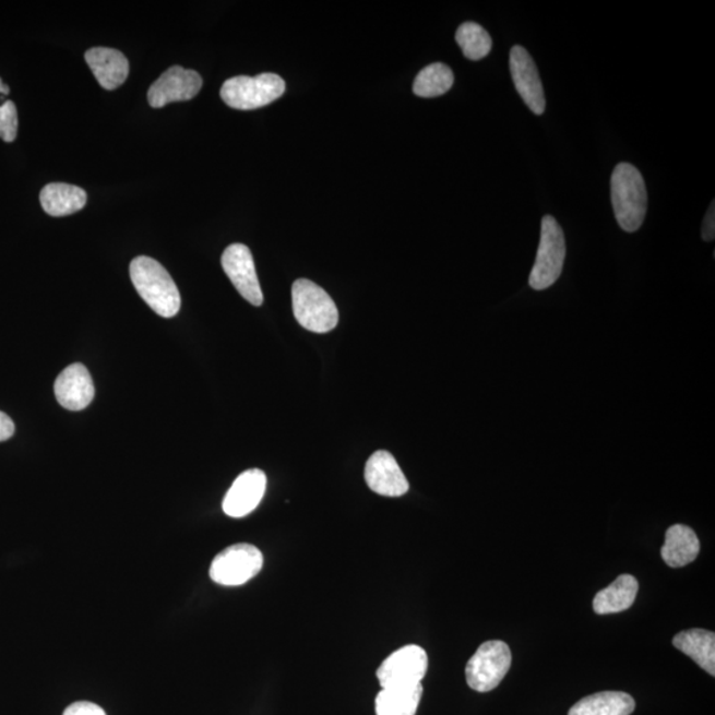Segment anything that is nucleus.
Listing matches in <instances>:
<instances>
[{
    "instance_id": "9",
    "label": "nucleus",
    "mask_w": 715,
    "mask_h": 715,
    "mask_svg": "<svg viewBox=\"0 0 715 715\" xmlns=\"http://www.w3.org/2000/svg\"><path fill=\"white\" fill-rule=\"evenodd\" d=\"M222 266L242 298L254 307L263 305L264 296L250 248L239 242L227 247L222 257Z\"/></svg>"
},
{
    "instance_id": "27",
    "label": "nucleus",
    "mask_w": 715,
    "mask_h": 715,
    "mask_svg": "<svg viewBox=\"0 0 715 715\" xmlns=\"http://www.w3.org/2000/svg\"><path fill=\"white\" fill-rule=\"evenodd\" d=\"M15 425L9 415L0 412V441H5L14 437Z\"/></svg>"
},
{
    "instance_id": "12",
    "label": "nucleus",
    "mask_w": 715,
    "mask_h": 715,
    "mask_svg": "<svg viewBox=\"0 0 715 715\" xmlns=\"http://www.w3.org/2000/svg\"><path fill=\"white\" fill-rule=\"evenodd\" d=\"M266 476L263 470L242 472L229 488L223 501V512L233 519H242L259 507L265 494Z\"/></svg>"
},
{
    "instance_id": "16",
    "label": "nucleus",
    "mask_w": 715,
    "mask_h": 715,
    "mask_svg": "<svg viewBox=\"0 0 715 715\" xmlns=\"http://www.w3.org/2000/svg\"><path fill=\"white\" fill-rule=\"evenodd\" d=\"M700 549V539L693 528L686 525H674L665 534V544L662 549L663 561L669 568H683L695 561Z\"/></svg>"
},
{
    "instance_id": "25",
    "label": "nucleus",
    "mask_w": 715,
    "mask_h": 715,
    "mask_svg": "<svg viewBox=\"0 0 715 715\" xmlns=\"http://www.w3.org/2000/svg\"><path fill=\"white\" fill-rule=\"evenodd\" d=\"M63 715H107V713L93 702L80 701L68 706Z\"/></svg>"
},
{
    "instance_id": "15",
    "label": "nucleus",
    "mask_w": 715,
    "mask_h": 715,
    "mask_svg": "<svg viewBox=\"0 0 715 715\" xmlns=\"http://www.w3.org/2000/svg\"><path fill=\"white\" fill-rule=\"evenodd\" d=\"M85 61L104 90H117L129 76V61L126 55L117 49L91 48L85 53Z\"/></svg>"
},
{
    "instance_id": "20",
    "label": "nucleus",
    "mask_w": 715,
    "mask_h": 715,
    "mask_svg": "<svg viewBox=\"0 0 715 715\" xmlns=\"http://www.w3.org/2000/svg\"><path fill=\"white\" fill-rule=\"evenodd\" d=\"M635 707V700L628 693L601 692L576 702L569 715H631Z\"/></svg>"
},
{
    "instance_id": "1",
    "label": "nucleus",
    "mask_w": 715,
    "mask_h": 715,
    "mask_svg": "<svg viewBox=\"0 0 715 715\" xmlns=\"http://www.w3.org/2000/svg\"><path fill=\"white\" fill-rule=\"evenodd\" d=\"M611 201L615 217L625 233H636L643 226L648 210V192L642 172L621 162L611 177Z\"/></svg>"
},
{
    "instance_id": "14",
    "label": "nucleus",
    "mask_w": 715,
    "mask_h": 715,
    "mask_svg": "<svg viewBox=\"0 0 715 715\" xmlns=\"http://www.w3.org/2000/svg\"><path fill=\"white\" fill-rule=\"evenodd\" d=\"M56 400L70 412H81L90 406L95 397V384L84 365L73 364L56 379Z\"/></svg>"
},
{
    "instance_id": "10",
    "label": "nucleus",
    "mask_w": 715,
    "mask_h": 715,
    "mask_svg": "<svg viewBox=\"0 0 715 715\" xmlns=\"http://www.w3.org/2000/svg\"><path fill=\"white\" fill-rule=\"evenodd\" d=\"M203 80L195 71L171 67L155 81L147 93L152 108H164L167 104L189 102L201 92Z\"/></svg>"
},
{
    "instance_id": "21",
    "label": "nucleus",
    "mask_w": 715,
    "mask_h": 715,
    "mask_svg": "<svg viewBox=\"0 0 715 715\" xmlns=\"http://www.w3.org/2000/svg\"><path fill=\"white\" fill-rule=\"evenodd\" d=\"M422 695V686L382 689L376 699L377 715H415Z\"/></svg>"
},
{
    "instance_id": "24",
    "label": "nucleus",
    "mask_w": 715,
    "mask_h": 715,
    "mask_svg": "<svg viewBox=\"0 0 715 715\" xmlns=\"http://www.w3.org/2000/svg\"><path fill=\"white\" fill-rule=\"evenodd\" d=\"M10 86L0 79V139L14 142L17 135V110L14 102L8 98Z\"/></svg>"
},
{
    "instance_id": "3",
    "label": "nucleus",
    "mask_w": 715,
    "mask_h": 715,
    "mask_svg": "<svg viewBox=\"0 0 715 715\" xmlns=\"http://www.w3.org/2000/svg\"><path fill=\"white\" fill-rule=\"evenodd\" d=\"M291 303L296 320L313 333H329L337 327L339 314L333 298L310 279L300 278L291 286Z\"/></svg>"
},
{
    "instance_id": "23",
    "label": "nucleus",
    "mask_w": 715,
    "mask_h": 715,
    "mask_svg": "<svg viewBox=\"0 0 715 715\" xmlns=\"http://www.w3.org/2000/svg\"><path fill=\"white\" fill-rule=\"evenodd\" d=\"M456 41L466 59L478 61L492 51V37L488 31L474 22L463 23L456 33Z\"/></svg>"
},
{
    "instance_id": "17",
    "label": "nucleus",
    "mask_w": 715,
    "mask_h": 715,
    "mask_svg": "<svg viewBox=\"0 0 715 715\" xmlns=\"http://www.w3.org/2000/svg\"><path fill=\"white\" fill-rule=\"evenodd\" d=\"M86 199V192L73 184L49 183L40 191L43 210L55 217L79 213L85 207Z\"/></svg>"
},
{
    "instance_id": "26",
    "label": "nucleus",
    "mask_w": 715,
    "mask_h": 715,
    "mask_svg": "<svg viewBox=\"0 0 715 715\" xmlns=\"http://www.w3.org/2000/svg\"><path fill=\"white\" fill-rule=\"evenodd\" d=\"M715 236V207L714 202L712 206L708 207L704 224H702V238L705 241H713Z\"/></svg>"
},
{
    "instance_id": "7",
    "label": "nucleus",
    "mask_w": 715,
    "mask_h": 715,
    "mask_svg": "<svg viewBox=\"0 0 715 715\" xmlns=\"http://www.w3.org/2000/svg\"><path fill=\"white\" fill-rule=\"evenodd\" d=\"M512 665L509 645L499 640L484 643L466 664V682L476 692L487 693L500 686Z\"/></svg>"
},
{
    "instance_id": "4",
    "label": "nucleus",
    "mask_w": 715,
    "mask_h": 715,
    "mask_svg": "<svg viewBox=\"0 0 715 715\" xmlns=\"http://www.w3.org/2000/svg\"><path fill=\"white\" fill-rule=\"evenodd\" d=\"M285 93V81L276 73L259 76H236L223 84L221 97L234 109L253 110L265 107Z\"/></svg>"
},
{
    "instance_id": "13",
    "label": "nucleus",
    "mask_w": 715,
    "mask_h": 715,
    "mask_svg": "<svg viewBox=\"0 0 715 715\" xmlns=\"http://www.w3.org/2000/svg\"><path fill=\"white\" fill-rule=\"evenodd\" d=\"M365 480L372 492L384 497H401L409 489L400 464L390 452L385 451H377L367 460Z\"/></svg>"
},
{
    "instance_id": "8",
    "label": "nucleus",
    "mask_w": 715,
    "mask_h": 715,
    "mask_svg": "<svg viewBox=\"0 0 715 715\" xmlns=\"http://www.w3.org/2000/svg\"><path fill=\"white\" fill-rule=\"evenodd\" d=\"M428 669L427 652L419 645H406L390 655L377 670L382 689L421 686Z\"/></svg>"
},
{
    "instance_id": "19",
    "label": "nucleus",
    "mask_w": 715,
    "mask_h": 715,
    "mask_svg": "<svg viewBox=\"0 0 715 715\" xmlns=\"http://www.w3.org/2000/svg\"><path fill=\"white\" fill-rule=\"evenodd\" d=\"M675 648L700 665L708 675L715 676V635L705 630H688L674 639Z\"/></svg>"
},
{
    "instance_id": "5",
    "label": "nucleus",
    "mask_w": 715,
    "mask_h": 715,
    "mask_svg": "<svg viewBox=\"0 0 715 715\" xmlns=\"http://www.w3.org/2000/svg\"><path fill=\"white\" fill-rule=\"evenodd\" d=\"M565 258L564 234L556 217L546 215L540 228V240L528 284L533 289L545 290L562 275Z\"/></svg>"
},
{
    "instance_id": "18",
    "label": "nucleus",
    "mask_w": 715,
    "mask_h": 715,
    "mask_svg": "<svg viewBox=\"0 0 715 715\" xmlns=\"http://www.w3.org/2000/svg\"><path fill=\"white\" fill-rule=\"evenodd\" d=\"M639 591V582L630 574L620 575L617 581L596 594L593 601L598 615L619 613L631 608Z\"/></svg>"
},
{
    "instance_id": "6",
    "label": "nucleus",
    "mask_w": 715,
    "mask_h": 715,
    "mask_svg": "<svg viewBox=\"0 0 715 715\" xmlns=\"http://www.w3.org/2000/svg\"><path fill=\"white\" fill-rule=\"evenodd\" d=\"M264 565L263 552L257 546L238 544L227 547L211 563L210 576L226 587H238L253 580Z\"/></svg>"
},
{
    "instance_id": "22",
    "label": "nucleus",
    "mask_w": 715,
    "mask_h": 715,
    "mask_svg": "<svg viewBox=\"0 0 715 715\" xmlns=\"http://www.w3.org/2000/svg\"><path fill=\"white\" fill-rule=\"evenodd\" d=\"M455 83V76L450 67L443 63H433L421 70L415 79L414 93L416 96L431 98L445 95Z\"/></svg>"
},
{
    "instance_id": "11",
    "label": "nucleus",
    "mask_w": 715,
    "mask_h": 715,
    "mask_svg": "<svg viewBox=\"0 0 715 715\" xmlns=\"http://www.w3.org/2000/svg\"><path fill=\"white\" fill-rule=\"evenodd\" d=\"M509 64L519 95L534 115L543 116L546 109L545 91L531 53L524 47L514 46L510 51Z\"/></svg>"
},
{
    "instance_id": "2",
    "label": "nucleus",
    "mask_w": 715,
    "mask_h": 715,
    "mask_svg": "<svg viewBox=\"0 0 715 715\" xmlns=\"http://www.w3.org/2000/svg\"><path fill=\"white\" fill-rule=\"evenodd\" d=\"M130 278L142 300L155 313L172 319L180 309V295L176 283L157 260L147 257L135 258L130 263Z\"/></svg>"
}]
</instances>
